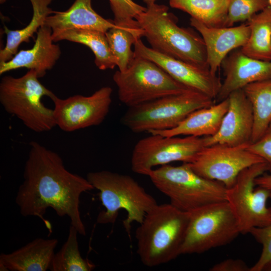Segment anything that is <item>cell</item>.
Wrapping results in <instances>:
<instances>
[{
    "label": "cell",
    "instance_id": "obj_1",
    "mask_svg": "<svg viewBox=\"0 0 271 271\" xmlns=\"http://www.w3.org/2000/svg\"><path fill=\"white\" fill-rule=\"evenodd\" d=\"M30 146L24 181L16 198L21 215L39 217L51 233V225L44 217L50 207L59 216H68L70 224L79 234L85 236L86 231L80 215V197L93 187L87 178L68 171L57 153L35 141Z\"/></svg>",
    "mask_w": 271,
    "mask_h": 271
},
{
    "label": "cell",
    "instance_id": "obj_2",
    "mask_svg": "<svg viewBox=\"0 0 271 271\" xmlns=\"http://www.w3.org/2000/svg\"><path fill=\"white\" fill-rule=\"evenodd\" d=\"M190 212L170 204H157L145 215L136 231L137 253L148 267L167 263L180 255Z\"/></svg>",
    "mask_w": 271,
    "mask_h": 271
},
{
    "label": "cell",
    "instance_id": "obj_3",
    "mask_svg": "<svg viewBox=\"0 0 271 271\" xmlns=\"http://www.w3.org/2000/svg\"><path fill=\"white\" fill-rule=\"evenodd\" d=\"M135 19L152 49L165 55L209 68L201 36L189 28L179 27L167 6L156 3L151 5Z\"/></svg>",
    "mask_w": 271,
    "mask_h": 271
},
{
    "label": "cell",
    "instance_id": "obj_4",
    "mask_svg": "<svg viewBox=\"0 0 271 271\" xmlns=\"http://www.w3.org/2000/svg\"><path fill=\"white\" fill-rule=\"evenodd\" d=\"M86 178L99 191V199L105 208L98 213L97 223L113 224L119 211L124 210L127 216L122 224L129 236L132 223H141L146 214L158 204L129 175L103 170L89 172Z\"/></svg>",
    "mask_w": 271,
    "mask_h": 271
},
{
    "label": "cell",
    "instance_id": "obj_5",
    "mask_svg": "<svg viewBox=\"0 0 271 271\" xmlns=\"http://www.w3.org/2000/svg\"><path fill=\"white\" fill-rule=\"evenodd\" d=\"M148 177L157 189L169 198L170 204L182 211L190 212L226 201L227 188L223 184L199 175L187 163L160 166L153 169Z\"/></svg>",
    "mask_w": 271,
    "mask_h": 271
},
{
    "label": "cell",
    "instance_id": "obj_6",
    "mask_svg": "<svg viewBox=\"0 0 271 271\" xmlns=\"http://www.w3.org/2000/svg\"><path fill=\"white\" fill-rule=\"evenodd\" d=\"M37 73L29 70L20 77L4 76L0 82V102L9 114L36 132L49 131L56 126L53 109L41 100L54 95L39 81Z\"/></svg>",
    "mask_w": 271,
    "mask_h": 271
},
{
    "label": "cell",
    "instance_id": "obj_7",
    "mask_svg": "<svg viewBox=\"0 0 271 271\" xmlns=\"http://www.w3.org/2000/svg\"><path fill=\"white\" fill-rule=\"evenodd\" d=\"M214 103L209 96L189 89L129 107L121 121L135 133L166 130L177 126L194 111Z\"/></svg>",
    "mask_w": 271,
    "mask_h": 271
},
{
    "label": "cell",
    "instance_id": "obj_8",
    "mask_svg": "<svg viewBox=\"0 0 271 271\" xmlns=\"http://www.w3.org/2000/svg\"><path fill=\"white\" fill-rule=\"evenodd\" d=\"M113 80L119 100L128 108L191 89L152 61L136 55L125 71L114 73Z\"/></svg>",
    "mask_w": 271,
    "mask_h": 271
},
{
    "label": "cell",
    "instance_id": "obj_9",
    "mask_svg": "<svg viewBox=\"0 0 271 271\" xmlns=\"http://www.w3.org/2000/svg\"><path fill=\"white\" fill-rule=\"evenodd\" d=\"M239 234L237 219L226 201L201 207L190 212L180 255L226 245Z\"/></svg>",
    "mask_w": 271,
    "mask_h": 271
},
{
    "label": "cell",
    "instance_id": "obj_10",
    "mask_svg": "<svg viewBox=\"0 0 271 271\" xmlns=\"http://www.w3.org/2000/svg\"><path fill=\"white\" fill-rule=\"evenodd\" d=\"M267 171L265 162L253 165L243 170L226 189V201L237 219L240 234L271 223V207L267 206L269 192L260 186L255 188L256 178Z\"/></svg>",
    "mask_w": 271,
    "mask_h": 271
},
{
    "label": "cell",
    "instance_id": "obj_11",
    "mask_svg": "<svg viewBox=\"0 0 271 271\" xmlns=\"http://www.w3.org/2000/svg\"><path fill=\"white\" fill-rule=\"evenodd\" d=\"M204 147L203 137H164L151 133L134 146L131 169L134 173L148 176L157 166L174 162L191 163Z\"/></svg>",
    "mask_w": 271,
    "mask_h": 271
},
{
    "label": "cell",
    "instance_id": "obj_12",
    "mask_svg": "<svg viewBox=\"0 0 271 271\" xmlns=\"http://www.w3.org/2000/svg\"><path fill=\"white\" fill-rule=\"evenodd\" d=\"M248 144L238 146L216 144L204 147L189 164L199 175L230 188L243 170L264 162L247 149Z\"/></svg>",
    "mask_w": 271,
    "mask_h": 271
},
{
    "label": "cell",
    "instance_id": "obj_13",
    "mask_svg": "<svg viewBox=\"0 0 271 271\" xmlns=\"http://www.w3.org/2000/svg\"><path fill=\"white\" fill-rule=\"evenodd\" d=\"M112 93L110 87L104 86L87 96L78 94L61 99L54 95L51 99L56 126L72 132L100 124L109 112Z\"/></svg>",
    "mask_w": 271,
    "mask_h": 271
},
{
    "label": "cell",
    "instance_id": "obj_14",
    "mask_svg": "<svg viewBox=\"0 0 271 271\" xmlns=\"http://www.w3.org/2000/svg\"><path fill=\"white\" fill-rule=\"evenodd\" d=\"M133 46L136 56L152 61L187 87L200 92L214 100L216 99L222 82L209 68L199 67L159 53L146 46L141 39H138Z\"/></svg>",
    "mask_w": 271,
    "mask_h": 271
},
{
    "label": "cell",
    "instance_id": "obj_15",
    "mask_svg": "<svg viewBox=\"0 0 271 271\" xmlns=\"http://www.w3.org/2000/svg\"><path fill=\"white\" fill-rule=\"evenodd\" d=\"M228 106L217 132L204 138L205 146L216 144L238 146L251 142L254 119L251 103L242 89L227 97Z\"/></svg>",
    "mask_w": 271,
    "mask_h": 271
},
{
    "label": "cell",
    "instance_id": "obj_16",
    "mask_svg": "<svg viewBox=\"0 0 271 271\" xmlns=\"http://www.w3.org/2000/svg\"><path fill=\"white\" fill-rule=\"evenodd\" d=\"M225 78L216 98L218 102L251 83L271 79V61L260 60L234 50L221 63Z\"/></svg>",
    "mask_w": 271,
    "mask_h": 271
},
{
    "label": "cell",
    "instance_id": "obj_17",
    "mask_svg": "<svg viewBox=\"0 0 271 271\" xmlns=\"http://www.w3.org/2000/svg\"><path fill=\"white\" fill-rule=\"evenodd\" d=\"M190 24L203 39L207 64L214 74H216L228 54L234 50L241 48L250 35V29L247 23L235 27H212L191 18Z\"/></svg>",
    "mask_w": 271,
    "mask_h": 271
},
{
    "label": "cell",
    "instance_id": "obj_18",
    "mask_svg": "<svg viewBox=\"0 0 271 271\" xmlns=\"http://www.w3.org/2000/svg\"><path fill=\"white\" fill-rule=\"evenodd\" d=\"M52 30L46 26L40 28L33 47L18 52L9 61L0 63V75L17 69L26 68L44 77L55 65L61 55L59 46L54 43Z\"/></svg>",
    "mask_w": 271,
    "mask_h": 271
},
{
    "label": "cell",
    "instance_id": "obj_19",
    "mask_svg": "<svg viewBox=\"0 0 271 271\" xmlns=\"http://www.w3.org/2000/svg\"><path fill=\"white\" fill-rule=\"evenodd\" d=\"M45 26L52 30V34L71 29L106 33L110 28L117 26L113 21L103 18L93 9L91 0H75L65 11H53L47 18Z\"/></svg>",
    "mask_w": 271,
    "mask_h": 271
},
{
    "label": "cell",
    "instance_id": "obj_20",
    "mask_svg": "<svg viewBox=\"0 0 271 271\" xmlns=\"http://www.w3.org/2000/svg\"><path fill=\"white\" fill-rule=\"evenodd\" d=\"M57 239L37 238L9 253L0 255V270L46 271L49 269Z\"/></svg>",
    "mask_w": 271,
    "mask_h": 271
},
{
    "label": "cell",
    "instance_id": "obj_21",
    "mask_svg": "<svg viewBox=\"0 0 271 271\" xmlns=\"http://www.w3.org/2000/svg\"><path fill=\"white\" fill-rule=\"evenodd\" d=\"M228 106V99L226 98L217 103L194 111L172 129L150 133L164 137L212 136L218 131Z\"/></svg>",
    "mask_w": 271,
    "mask_h": 271
},
{
    "label": "cell",
    "instance_id": "obj_22",
    "mask_svg": "<svg viewBox=\"0 0 271 271\" xmlns=\"http://www.w3.org/2000/svg\"><path fill=\"white\" fill-rule=\"evenodd\" d=\"M52 38L55 42L66 40L88 47L93 53L94 63L100 70L113 69L117 66L105 33L91 30L71 29L52 34Z\"/></svg>",
    "mask_w": 271,
    "mask_h": 271
},
{
    "label": "cell",
    "instance_id": "obj_23",
    "mask_svg": "<svg viewBox=\"0 0 271 271\" xmlns=\"http://www.w3.org/2000/svg\"><path fill=\"white\" fill-rule=\"evenodd\" d=\"M52 1L30 0L33 8V16L29 23L19 30H10L4 27L7 41L5 47L0 51V63L12 59L18 52L20 45L24 42L29 43L34 34L45 25L47 18L53 12L48 7Z\"/></svg>",
    "mask_w": 271,
    "mask_h": 271
},
{
    "label": "cell",
    "instance_id": "obj_24",
    "mask_svg": "<svg viewBox=\"0 0 271 271\" xmlns=\"http://www.w3.org/2000/svg\"><path fill=\"white\" fill-rule=\"evenodd\" d=\"M247 22L250 35L240 48L241 51L252 58L271 61V6L254 15Z\"/></svg>",
    "mask_w": 271,
    "mask_h": 271
},
{
    "label": "cell",
    "instance_id": "obj_25",
    "mask_svg": "<svg viewBox=\"0 0 271 271\" xmlns=\"http://www.w3.org/2000/svg\"><path fill=\"white\" fill-rule=\"evenodd\" d=\"M230 0H169L170 6L208 27H225Z\"/></svg>",
    "mask_w": 271,
    "mask_h": 271
},
{
    "label": "cell",
    "instance_id": "obj_26",
    "mask_svg": "<svg viewBox=\"0 0 271 271\" xmlns=\"http://www.w3.org/2000/svg\"><path fill=\"white\" fill-rule=\"evenodd\" d=\"M242 89L253 111L252 143L262 135L271 122V79L251 83Z\"/></svg>",
    "mask_w": 271,
    "mask_h": 271
},
{
    "label": "cell",
    "instance_id": "obj_27",
    "mask_svg": "<svg viewBox=\"0 0 271 271\" xmlns=\"http://www.w3.org/2000/svg\"><path fill=\"white\" fill-rule=\"evenodd\" d=\"M144 33L141 28L132 29L117 26L105 33L119 71H125L134 58L135 54L131 47L138 39L144 37Z\"/></svg>",
    "mask_w": 271,
    "mask_h": 271
},
{
    "label": "cell",
    "instance_id": "obj_28",
    "mask_svg": "<svg viewBox=\"0 0 271 271\" xmlns=\"http://www.w3.org/2000/svg\"><path fill=\"white\" fill-rule=\"evenodd\" d=\"M78 232L70 224L67 239L60 250L55 253L49 269L51 271H91L95 265L83 258L79 249Z\"/></svg>",
    "mask_w": 271,
    "mask_h": 271
},
{
    "label": "cell",
    "instance_id": "obj_29",
    "mask_svg": "<svg viewBox=\"0 0 271 271\" xmlns=\"http://www.w3.org/2000/svg\"><path fill=\"white\" fill-rule=\"evenodd\" d=\"M268 6L267 0H230L225 27L247 21Z\"/></svg>",
    "mask_w": 271,
    "mask_h": 271
},
{
    "label": "cell",
    "instance_id": "obj_30",
    "mask_svg": "<svg viewBox=\"0 0 271 271\" xmlns=\"http://www.w3.org/2000/svg\"><path fill=\"white\" fill-rule=\"evenodd\" d=\"M114 16V23L117 26L140 29L136 17L146 10L132 0H108Z\"/></svg>",
    "mask_w": 271,
    "mask_h": 271
},
{
    "label": "cell",
    "instance_id": "obj_31",
    "mask_svg": "<svg viewBox=\"0 0 271 271\" xmlns=\"http://www.w3.org/2000/svg\"><path fill=\"white\" fill-rule=\"evenodd\" d=\"M249 233L262 245L259 258L250 271H261L263 265L271 259V223L263 227L253 228Z\"/></svg>",
    "mask_w": 271,
    "mask_h": 271
},
{
    "label": "cell",
    "instance_id": "obj_32",
    "mask_svg": "<svg viewBox=\"0 0 271 271\" xmlns=\"http://www.w3.org/2000/svg\"><path fill=\"white\" fill-rule=\"evenodd\" d=\"M247 148L261 158L271 172V122L262 135L257 141L250 143Z\"/></svg>",
    "mask_w": 271,
    "mask_h": 271
},
{
    "label": "cell",
    "instance_id": "obj_33",
    "mask_svg": "<svg viewBox=\"0 0 271 271\" xmlns=\"http://www.w3.org/2000/svg\"><path fill=\"white\" fill-rule=\"evenodd\" d=\"M247 264L239 259L229 258L214 264L211 271H250Z\"/></svg>",
    "mask_w": 271,
    "mask_h": 271
},
{
    "label": "cell",
    "instance_id": "obj_34",
    "mask_svg": "<svg viewBox=\"0 0 271 271\" xmlns=\"http://www.w3.org/2000/svg\"><path fill=\"white\" fill-rule=\"evenodd\" d=\"M255 185L266 188L269 192L271 198V174H263L257 177L255 180Z\"/></svg>",
    "mask_w": 271,
    "mask_h": 271
},
{
    "label": "cell",
    "instance_id": "obj_35",
    "mask_svg": "<svg viewBox=\"0 0 271 271\" xmlns=\"http://www.w3.org/2000/svg\"><path fill=\"white\" fill-rule=\"evenodd\" d=\"M271 271V259L267 261L263 266L261 271Z\"/></svg>",
    "mask_w": 271,
    "mask_h": 271
},
{
    "label": "cell",
    "instance_id": "obj_36",
    "mask_svg": "<svg viewBox=\"0 0 271 271\" xmlns=\"http://www.w3.org/2000/svg\"><path fill=\"white\" fill-rule=\"evenodd\" d=\"M147 7L156 3L157 0H142Z\"/></svg>",
    "mask_w": 271,
    "mask_h": 271
},
{
    "label": "cell",
    "instance_id": "obj_37",
    "mask_svg": "<svg viewBox=\"0 0 271 271\" xmlns=\"http://www.w3.org/2000/svg\"><path fill=\"white\" fill-rule=\"evenodd\" d=\"M6 1H7V0H0V3H1V4H3V3H5Z\"/></svg>",
    "mask_w": 271,
    "mask_h": 271
},
{
    "label": "cell",
    "instance_id": "obj_38",
    "mask_svg": "<svg viewBox=\"0 0 271 271\" xmlns=\"http://www.w3.org/2000/svg\"><path fill=\"white\" fill-rule=\"evenodd\" d=\"M268 3H269V5L270 6H271V0H267Z\"/></svg>",
    "mask_w": 271,
    "mask_h": 271
}]
</instances>
